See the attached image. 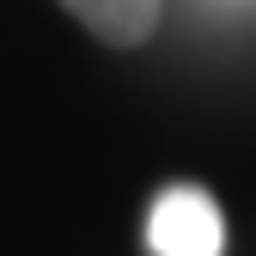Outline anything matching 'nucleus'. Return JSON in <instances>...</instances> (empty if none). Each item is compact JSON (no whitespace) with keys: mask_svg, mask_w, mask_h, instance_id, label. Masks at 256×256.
Segmentation results:
<instances>
[{"mask_svg":"<svg viewBox=\"0 0 256 256\" xmlns=\"http://www.w3.org/2000/svg\"><path fill=\"white\" fill-rule=\"evenodd\" d=\"M146 244H152V256H220L226 250V220H220L208 189L177 183V189H165L152 202Z\"/></svg>","mask_w":256,"mask_h":256,"instance_id":"f257e3e1","label":"nucleus"},{"mask_svg":"<svg viewBox=\"0 0 256 256\" xmlns=\"http://www.w3.org/2000/svg\"><path fill=\"white\" fill-rule=\"evenodd\" d=\"M61 6L80 18V30H92L110 49H140L165 18V0H61Z\"/></svg>","mask_w":256,"mask_h":256,"instance_id":"f03ea898","label":"nucleus"}]
</instances>
